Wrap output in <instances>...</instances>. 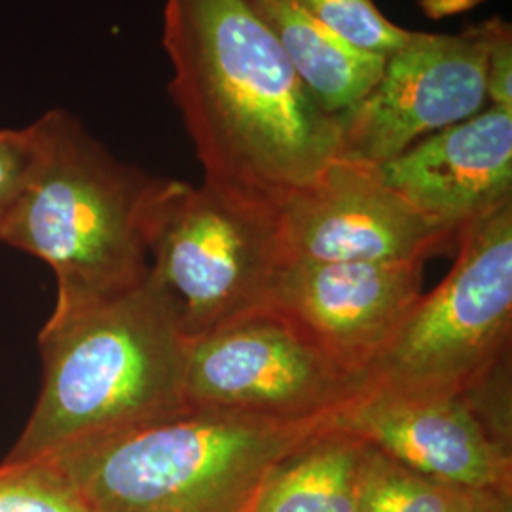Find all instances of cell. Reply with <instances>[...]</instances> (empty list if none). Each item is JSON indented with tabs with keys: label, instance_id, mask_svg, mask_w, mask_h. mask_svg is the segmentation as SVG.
Here are the masks:
<instances>
[{
	"label": "cell",
	"instance_id": "1",
	"mask_svg": "<svg viewBox=\"0 0 512 512\" xmlns=\"http://www.w3.org/2000/svg\"><path fill=\"white\" fill-rule=\"evenodd\" d=\"M167 92L220 194L275 213L340 158L321 109L251 0H164Z\"/></svg>",
	"mask_w": 512,
	"mask_h": 512
},
{
	"label": "cell",
	"instance_id": "2",
	"mask_svg": "<svg viewBox=\"0 0 512 512\" xmlns=\"http://www.w3.org/2000/svg\"><path fill=\"white\" fill-rule=\"evenodd\" d=\"M37 122L40 156L0 241L54 270L52 321L129 293L150 275V245L179 179L116 158L71 110Z\"/></svg>",
	"mask_w": 512,
	"mask_h": 512
},
{
	"label": "cell",
	"instance_id": "3",
	"mask_svg": "<svg viewBox=\"0 0 512 512\" xmlns=\"http://www.w3.org/2000/svg\"><path fill=\"white\" fill-rule=\"evenodd\" d=\"M42 389L4 461H33L188 408L179 313L148 275L133 291L71 317L48 319L38 336Z\"/></svg>",
	"mask_w": 512,
	"mask_h": 512
},
{
	"label": "cell",
	"instance_id": "4",
	"mask_svg": "<svg viewBox=\"0 0 512 512\" xmlns=\"http://www.w3.org/2000/svg\"><path fill=\"white\" fill-rule=\"evenodd\" d=\"M327 423L188 406L44 459L92 512H249L275 465Z\"/></svg>",
	"mask_w": 512,
	"mask_h": 512
},
{
	"label": "cell",
	"instance_id": "5",
	"mask_svg": "<svg viewBox=\"0 0 512 512\" xmlns=\"http://www.w3.org/2000/svg\"><path fill=\"white\" fill-rule=\"evenodd\" d=\"M458 260L368 365L361 391L467 397L509 365L512 202L467 224Z\"/></svg>",
	"mask_w": 512,
	"mask_h": 512
},
{
	"label": "cell",
	"instance_id": "6",
	"mask_svg": "<svg viewBox=\"0 0 512 512\" xmlns=\"http://www.w3.org/2000/svg\"><path fill=\"white\" fill-rule=\"evenodd\" d=\"M287 260L275 213L181 181L150 245V277L171 298L190 342L272 310Z\"/></svg>",
	"mask_w": 512,
	"mask_h": 512
},
{
	"label": "cell",
	"instance_id": "7",
	"mask_svg": "<svg viewBox=\"0 0 512 512\" xmlns=\"http://www.w3.org/2000/svg\"><path fill=\"white\" fill-rule=\"evenodd\" d=\"M190 406L268 420L329 421L357 395L355 380L275 310L188 344Z\"/></svg>",
	"mask_w": 512,
	"mask_h": 512
},
{
	"label": "cell",
	"instance_id": "8",
	"mask_svg": "<svg viewBox=\"0 0 512 512\" xmlns=\"http://www.w3.org/2000/svg\"><path fill=\"white\" fill-rule=\"evenodd\" d=\"M497 16L461 33L412 31L385 57L376 86L336 114L340 158L382 165L421 139L486 109V61Z\"/></svg>",
	"mask_w": 512,
	"mask_h": 512
},
{
	"label": "cell",
	"instance_id": "9",
	"mask_svg": "<svg viewBox=\"0 0 512 512\" xmlns=\"http://www.w3.org/2000/svg\"><path fill=\"white\" fill-rule=\"evenodd\" d=\"M287 262H427L458 247V232L382 181L374 165L338 158L275 211Z\"/></svg>",
	"mask_w": 512,
	"mask_h": 512
},
{
	"label": "cell",
	"instance_id": "10",
	"mask_svg": "<svg viewBox=\"0 0 512 512\" xmlns=\"http://www.w3.org/2000/svg\"><path fill=\"white\" fill-rule=\"evenodd\" d=\"M423 262H287L272 310L355 384L421 298Z\"/></svg>",
	"mask_w": 512,
	"mask_h": 512
},
{
	"label": "cell",
	"instance_id": "11",
	"mask_svg": "<svg viewBox=\"0 0 512 512\" xmlns=\"http://www.w3.org/2000/svg\"><path fill=\"white\" fill-rule=\"evenodd\" d=\"M327 425L420 475L512 494L511 446L495 439L463 397L361 391Z\"/></svg>",
	"mask_w": 512,
	"mask_h": 512
},
{
	"label": "cell",
	"instance_id": "12",
	"mask_svg": "<svg viewBox=\"0 0 512 512\" xmlns=\"http://www.w3.org/2000/svg\"><path fill=\"white\" fill-rule=\"evenodd\" d=\"M376 169L421 215L461 234L512 202V109L486 107Z\"/></svg>",
	"mask_w": 512,
	"mask_h": 512
},
{
	"label": "cell",
	"instance_id": "13",
	"mask_svg": "<svg viewBox=\"0 0 512 512\" xmlns=\"http://www.w3.org/2000/svg\"><path fill=\"white\" fill-rule=\"evenodd\" d=\"M319 107L351 109L384 71L385 57L366 54L334 35L298 0H251Z\"/></svg>",
	"mask_w": 512,
	"mask_h": 512
},
{
	"label": "cell",
	"instance_id": "14",
	"mask_svg": "<svg viewBox=\"0 0 512 512\" xmlns=\"http://www.w3.org/2000/svg\"><path fill=\"white\" fill-rule=\"evenodd\" d=\"M368 444L323 427L281 459L249 512H357Z\"/></svg>",
	"mask_w": 512,
	"mask_h": 512
},
{
	"label": "cell",
	"instance_id": "15",
	"mask_svg": "<svg viewBox=\"0 0 512 512\" xmlns=\"http://www.w3.org/2000/svg\"><path fill=\"white\" fill-rule=\"evenodd\" d=\"M511 499L420 475L368 446L357 512H497Z\"/></svg>",
	"mask_w": 512,
	"mask_h": 512
},
{
	"label": "cell",
	"instance_id": "16",
	"mask_svg": "<svg viewBox=\"0 0 512 512\" xmlns=\"http://www.w3.org/2000/svg\"><path fill=\"white\" fill-rule=\"evenodd\" d=\"M0 512H92L50 459L0 463Z\"/></svg>",
	"mask_w": 512,
	"mask_h": 512
},
{
	"label": "cell",
	"instance_id": "17",
	"mask_svg": "<svg viewBox=\"0 0 512 512\" xmlns=\"http://www.w3.org/2000/svg\"><path fill=\"white\" fill-rule=\"evenodd\" d=\"M334 35L366 54L389 57L410 38L408 29L385 18L374 0H298Z\"/></svg>",
	"mask_w": 512,
	"mask_h": 512
},
{
	"label": "cell",
	"instance_id": "18",
	"mask_svg": "<svg viewBox=\"0 0 512 512\" xmlns=\"http://www.w3.org/2000/svg\"><path fill=\"white\" fill-rule=\"evenodd\" d=\"M40 133L37 122L18 129H0V228L14 211L37 167Z\"/></svg>",
	"mask_w": 512,
	"mask_h": 512
},
{
	"label": "cell",
	"instance_id": "19",
	"mask_svg": "<svg viewBox=\"0 0 512 512\" xmlns=\"http://www.w3.org/2000/svg\"><path fill=\"white\" fill-rule=\"evenodd\" d=\"M488 107L512 109V29L497 16L486 61Z\"/></svg>",
	"mask_w": 512,
	"mask_h": 512
},
{
	"label": "cell",
	"instance_id": "20",
	"mask_svg": "<svg viewBox=\"0 0 512 512\" xmlns=\"http://www.w3.org/2000/svg\"><path fill=\"white\" fill-rule=\"evenodd\" d=\"M497 512H512V499L511 501H507V503H503V505H501V509Z\"/></svg>",
	"mask_w": 512,
	"mask_h": 512
}]
</instances>
